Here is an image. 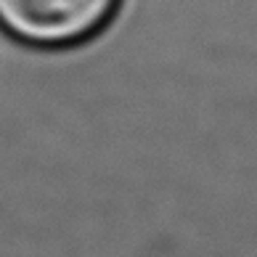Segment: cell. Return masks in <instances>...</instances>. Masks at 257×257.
<instances>
[{
	"label": "cell",
	"instance_id": "6da1fadb",
	"mask_svg": "<svg viewBox=\"0 0 257 257\" xmlns=\"http://www.w3.org/2000/svg\"><path fill=\"white\" fill-rule=\"evenodd\" d=\"M122 0H0V27L32 48H72L98 35Z\"/></svg>",
	"mask_w": 257,
	"mask_h": 257
}]
</instances>
